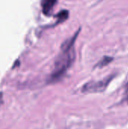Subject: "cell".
I'll return each mask as SVG.
<instances>
[{"instance_id":"cell-7","label":"cell","mask_w":128,"mask_h":129,"mask_svg":"<svg viewBox=\"0 0 128 129\" xmlns=\"http://www.w3.org/2000/svg\"><path fill=\"white\" fill-rule=\"evenodd\" d=\"M127 102H128V97H127Z\"/></svg>"},{"instance_id":"cell-3","label":"cell","mask_w":128,"mask_h":129,"mask_svg":"<svg viewBox=\"0 0 128 129\" xmlns=\"http://www.w3.org/2000/svg\"><path fill=\"white\" fill-rule=\"evenodd\" d=\"M56 3H57V0H42L41 7H42L43 13L45 15L51 14Z\"/></svg>"},{"instance_id":"cell-1","label":"cell","mask_w":128,"mask_h":129,"mask_svg":"<svg viewBox=\"0 0 128 129\" xmlns=\"http://www.w3.org/2000/svg\"><path fill=\"white\" fill-rule=\"evenodd\" d=\"M79 33L80 29H78L74 36L66 40L61 45V51L55 60L54 70L50 79L51 82H54L60 79L74 63L75 59V51L74 45Z\"/></svg>"},{"instance_id":"cell-4","label":"cell","mask_w":128,"mask_h":129,"mask_svg":"<svg viewBox=\"0 0 128 129\" xmlns=\"http://www.w3.org/2000/svg\"><path fill=\"white\" fill-rule=\"evenodd\" d=\"M112 60H113V58H112V57L105 56V57H103L100 60V62L96 65V67H98V68L104 67L107 66L108 64H109Z\"/></svg>"},{"instance_id":"cell-5","label":"cell","mask_w":128,"mask_h":129,"mask_svg":"<svg viewBox=\"0 0 128 129\" xmlns=\"http://www.w3.org/2000/svg\"><path fill=\"white\" fill-rule=\"evenodd\" d=\"M57 17V23H63L66 20L68 19V17H69V11H66V10H63V11H60L58 13Z\"/></svg>"},{"instance_id":"cell-2","label":"cell","mask_w":128,"mask_h":129,"mask_svg":"<svg viewBox=\"0 0 128 129\" xmlns=\"http://www.w3.org/2000/svg\"><path fill=\"white\" fill-rule=\"evenodd\" d=\"M115 77L114 75H110L106 78H104L102 80L99 81H92L86 83L82 89L81 91L83 93H99V92H103L111 81Z\"/></svg>"},{"instance_id":"cell-6","label":"cell","mask_w":128,"mask_h":129,"mask_svg":"<svg viewBox=\"0 0 128 129\" xmlns=\"http://www.w3.org/2000/svg\"><path fill=\"white\" fill-rule=\"evenodd\" d=\"M127 90H128V83L127 84Z\"/></svg>"}]
</instances>
